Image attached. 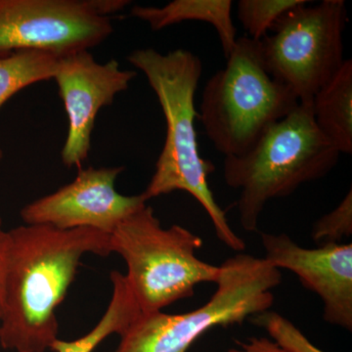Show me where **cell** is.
Segmentation results:
<instances>
[{"instance_id": "cell-7", "label": "cell", "mask_w": 352, "mask_h": 352, "mask_svg": "<svg viewBox=\"0 0 352 352\" xmlns=\"http://www.w3.org/2000/svg\"><path fill=\"white\" fill-rule=\"evenodd\" d=\"M298 6L278 20L261 44L266 71L300 102L311 101L344 63V0Z\"/></svg>"}, {"instance_id": "cell-10", "label": "cell", "mask_w": 352, "mask_h": 352, "mask_svg": "<svg viewBox=\"0 0 352 352\" xmlns=\"http://www.w3.org/2000/svg\"><path fill=\"white\" fill-rule=\"evenodd\" d=\"M136 72L120 69L117 60L95 61L88 50L60 58L54 80L68 116L69 129L61 152L67 168L82 166L91 148L95 120L102 108L129 89Z\"/></svg>"}, {"instance_id": "cell-19", "label": "cell", "mask_w": 352, "mask_h": 352, "mask_svg": "<svg viewBox=\"0 0 352 352\" xmlns=\"http://www.w3.org/2000/svg\"><path fill=\"white\" fill-rule=\"evenodd\" d=\"M238 344L239 349H231L228 352H286L267 338H251L248 342H238Z\"/></svg>"}, {"instance_id": "cell-5", "label": "cell", "mask_w": 352, "mask_h": 352, "mask_svg": "<svg viewBox=\"0 0 352 352\" xmlns=\"http://www.w3.org/2000/svg\"><path fill=\"white\" fill-rule=\"evenodd\" d=\"M219 268L217 291L203 307L183 314H140L112 352H187L210 329L241 325L270 310L281 271L244 252L227 258Z\"/></svg>"}, {"instance_id": "cell-4", "label": "cell", "mask_w": 352, "mask_h": 352, "mask_svg": "<svg viewBox=\"0 0 352 352\" xmlns=\"http://www.w3.org/2000/svg\"><path fill=\"white\" fill-rule=\"evenodd\" d=\"M226 60V66L204 87L198 118L215 149L224 157H235L249 151L300 101L266 71L259 41L238 38Z\"/></svg>"}, {"instance_id": "cell-17", "label": "cell", "mask_w": 352, "mask_h": 352, "mask_svg": "<svg viewBox=\"0 0 352 352\" xmlns=\"http://www.w3.org/2000/svg\"><path fill=\"white\" fill-rule=\"evenodd\" d=\"M250 319L254 325L264 329L273 342L286 352H325L311 344L296 326L277 312L268 310Z\"/></svg>"}, {"instance_id": "cell-16", "label": "cell", "mask_w": 352, "mask_h": 352, "mask_svg": "<svg viewBox=\"0 0 352 352\" xmlns=\"http://www.w3.org/2000/svg\"><path fill=\"white\" fill-rule=\"evenodd\" d=\"M307 0H240L237 16L250 38L261 41L277 21Z\"/></svg>"}, {"instance_id": "cell-6", "label": "cell", "mask_w": 352, "mask_h": 352, "mask_svg": "<svg viewBox=\"0 0 352 352\" xmlns=\"http://www.w3.org/2000/svg\"><path fill=\"white\" fill-rule=\"evenodd\" d=\"M203 244L201 237L185 227L164 228L147 204L110 235L111 252L126 263L124 277L142 314L163 311L193 296L197 285L217 281L219 266L197 256Z\"/></svg>"}, {"instance_id": "cell-9", "label": "cell", "mask_w": 352, "mask_h": 352, "mask_svg": "<svg viewBox=\"0 0 352 352\" xmlns=\"http://www.w3.org/2000/svg\"><path fill=\"white\" fill-rule=\"evenodd\" d=\"M122 166L78 170L73 182L28 204L21 210L27 226L60 229L91 228L111 235L126 217L147 204L142 196L116 190Z\"/></svg>"}, {"instance_id": "cell-13", "label": "cell", "mask_w": 352, "mask_h": 352, "mask_svg": "<svg viewBox=\"0 0 352 352\" xmlns=\"http://www.w3.org/2000/svg\"><path fill=\"white\" fill-rule=\"evenodd\" d=\"M315 124L342 154L352 153V61L344 60L327 83L314 94Z\"/></svg>"}, {"instance_id": "cell-3", "label": "cell", "mask_w": 352, "mask_h": 352, "mask_svg": "<svg viewBox=\"0 0 352 352\" xmlns=\"http://www.w3.org/2000/svg\"><path fill=\"white\" fill-rule=\"evenodd\" d=\"M340 156L315 124L312 100L300 102L249 151L224 157V180L230 188L240 190L241 226L247 232H258L259 217L268 201L292 195L305 183L325 177Z\"/></svg>"}, {"instance_id": "cell-12", "label": "cell", "mask_w": 352, "mask_h": 352, "mask_svg": "<svg viewBox=\"0 0 352 352\" xmlns=\"http://www.w3.org/2000/svg\"><path fill=\"white\" fill-rule=\"evenodd\" d=\"M232 4L230 0H175L162 7L134 6L131 15L144 21L153 31H161L184 21L208 23L217 31L227 58L238 38L231 15Z\"/></svg>"}, {"instance_id": "cell-15", "label": "cell", "mask_w": 352, "mask_h": 352, "mask_svg": "<svg viewBox=\"0 0 352 352\" xmlns=\"http://www.w3.org/2000/svg\"><path fill=\"white\" fill-rule=\"evenodd\" d=\"M61 57L34 50H16L0 56V109L24 88L54 78Z\"/></svg>"}, {"instance_id": "cell-1", "label": "cell", "mask_w": 352, "mask_h": 352, "mask_svg": "<svg viewBox=\"0 0 352 352\" xmlns=\"http://www.w3.org/2000/svg\"><path fill=\"white\" fill-rule=\"evenodd\" d=\"M9 232L0 346L45 352L59 339L56 310L85 254L108 256L110 235L91 228L21 226Z\"/></svg>"}, {"instance_id": "cell-11", "label": "cell", "mask_w": 352, "mask_h": 352, "mask_svg": "<svg viewBox=\"0 0 352 352\" xmlns=\"http://www.w3.org/2000/svg\"><path fill=\"white\" fill-rule=\"evenodd\" d=\"M265 259L277 270L295 273L323 302L324 320L352 330V244L307 249L287 234L261 233Z\"/></svg>"}, {"instance_id": "cell-8", "label": "cell", "mask_w": 352, "mask_h": 352, "mask_svg": "<svg viewBox=\"0 0 352 352\" xmlns=\"http://www.w3.org/2000/svg\"><path fill=\"white\" fill-rule=\"evenodd\" d=\"M129 0H0V56L16 50L64 56L89 50L113 32L111 15Z\"/></svg>"}, {"instance_id": "cell-14", "label": "cell", "mask_w": 352, "mask_h": 352, "mask_svg": "<svg viewBox=\"0 0 352 352\" xmlns=\"http://www.w3.org/2000/svg\"><path fill=\"white\" fill-rule=\"evenodd\" d=\"M111 282L113 285L112 298L100 321L82 338L74 340H55L50 347L51 351L94 352L104 340L113 333H117L120 337L142 314L124 274L117 270L112 271Z\"/></svg>"}, {"instance_id": "cell-2", "label": "cell", "mask_w": 352, "mask_h": 352, "mask_svg": "<svg viewBox=\"0 0 352 352\" xmlns=\"http://www.w3.org/2000/svg\"><path fill=\"white\" fill-rule=\"evenodd\" d=\"M127 60L147 78L166 124V140L155 173L141 196L148 201L175 191L186 192L207 212L220 242L232 251L243 252L244 240L229 226L226 212L219 207L208 184L214 164L201 157L199 149L195 95L203 73L200 58L188 50L163 54L144 48L132 51Z\"/></svg>"}, {"instance_id": "cell-21", "label": "cell", "mask_w": 352, "mask_h": 352, "mask_svg": "<svg viewBox=\"0 0 352 352\" xmlns=\"http://www.w3.org/2000/svg\"><path fill=\"white\" fill-rule=\"evenodd\" d=\"M2 159H3V152H2V150L0 149V162H1Z\"/></svg>"}, {"instance_id": "cell-18", "label": "cell", "mask_w": 352, "mask_h": 352, "mask_svg": "<svg viewBox=\"0 0 352 352\" xmlns=\"http://www.w3.org/2000/svg\"><path fill=\"white\" fill-rule=\"evenodd\" d=\"M352 235V190L332 212L323 215L312 227V239L320 245L339 243Z\"/></svg>"}, {"instance_id": "cell-20", "label": "cell", "mask_w": 352, "mask_h": 352, "mask_svg": "<svg viewBox=\"0 0 352 352\" xmlns=\"http://www.w3.org/2000/svg\"><path fill=\"white\" fill-rule=\"evenodd\" d=\"M9 232L3 228V221L0 217V316H1L2 295H3L4 278H6L7 258H8Z\"/></svg>"}]
</instances>
